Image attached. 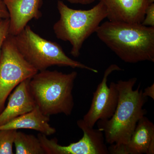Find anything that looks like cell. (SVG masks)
<instances>
[{
  "label": "cell",
  "mask_w": 154,
  "mask_h": 154,
  "mask_svg": "<svg viewBox=\"0 0 154 154\" xmlns=\"http://www.w3.org/2000/svg\"><path fill=\"white\" fill-rule=\"evenodd\" d=\"M97 37L125 62H154V27L141 23L106 21L96 30Z\"/></svg>",
  "instance_id": "cell-1"
},
{
  "label": "cell",
  "mask_w": 154,
  "mask_h": 154,
  "mask_svg": "<svg viewBox=\"0 0 154 154\" xmlns=\"http://www.w3.org/2000/svg\"><path fill=\"white\" fill-rule=\"evenodd\" d=\"M136 78L116 83L119 96L115 112L110 119L99 120L98 129L103 132L105 142L110 145H122L128 142L140 119L145 116L147 110L143 106L147 97L144 96L140 85L133 88Z\"/></svg>",
  "instance_id": "cell-2"
},
{
  "label": "cell",
  "mask_w": 154,
  "mask_h": 154,
  "mask_svg": "<svg viewBox=\"0 0 154 154\" xmlns=\"http://www.w3.org/2000/svg\"><path fill=\"white\" fill-rule=\"evenodd\" d=\"M78 73L57 70L38 72L30 79L29 88L36 105L45 115L72 114L74 107L73 89Z\"/></svg>",
  "instance_id": "cell-3"
},
{
  "label": "cell",
  "mask_w": 154,
  "mask_h": 154,
  "mask_svg": "<svg viewBox=\"0 0 154 154\" xmlns=\"http://www.w3.org/2000/svg\"><path fill=\"white\" fill-rule=\"evenodd\" d=\"M57 8L60 17L53 27L55 36L58 39L69 42L72 45L71 54L79 57L85 42L96 33L107 17L106 8L99 2L90 10H74L58 1Z\"/></svg>",
  "instance_id": "cell-4"
},
{
  "label": "cell",
  "mask_w": 154,
  "mask_h": 154,
  "mask_svg": "<svg viewBox=\"0 0 154 154\" xmlns=\"http://www.w3.org/2000/svg\"><path fill=\"white\" fill-rule=\"evenodd\" d=\"M14 39L25 60L38 72L57 66L86 69L95 73L98 72L96 69L69 57L59 45L42 38L28 25L19 34L14 36Z\"/></svg>",
  "instance_id": "cell-5"
},
{
  "label": "cell",
  "mask_w": 154,
  "mask_h": 154,
  "mask_svg": "<svg viewBox=\"0 0 154 154\" xmlns=\"http://www.w3.org/2000/svg\"><path fill=\"white\" fill-rule=\"evenodd\" d=\"M38 72L25 60L15 44L14 36L9 34L3 43L0 60V113L14 89Z\"/></svg>",
  "instance_id": "cell-6"
},
{
  "label": "cell",
  "mask_w": 154,
  "mask_h": 154,
  "mask_svg": "<svg viewBox=\"0 0 154 154\" xmlns=\"http://www.w3.org/2000/svg\"><path fill=\"white\" fill-rule=\"evenodd\" d=\"M82 131V137L68 146L58 143L57 138L49 139L47 136L39 133L37 136L45 154H109L103 132L88 126L82 119L77 122Z\"/></svg>",
  "instance_id": "cell-7"
},
{
  "label": "cell",
  "mask_w": 154,
  "mask_h": 154,
  "mask_svg": "<svg viewBox=\"0 0 154 154\" xmlns=\"http://www.w3.org/2000/svg\"><path fill=\"white\" fill-rule=\"evenodd\" d=\"M123 70L115 64L109 66L105 70L103 79L93 94L92 103L83 120L88 126L94 128L99 120H106L112 117L118 102L119 92L117 84L110 83L107 85L108 78L113 72Z\"/></svg>",
  "instance_id": "cell-8"
},
{
  "label": "cell",
  "mask_w": 154,
  "mask_h": 154,
  "mask_svg": "<svg viewBox=\"0 0 154 154\" xmlns=\"http://www.w3.org/2000/svg\"><path fill=\"white\" fill-rule=\"evenodd\" d=\"M108 149L110 154H154L153 123L145 116L137 122L127 143L110 145Z\"/></svg>",
  "instance_id": "cell-9"
},
{
  "label": "cell",
  "mask_w": 154,
  "mask_h": 154,
  "mask_svg": "<svg viewBox=\"0 0 154 154\" xmlns=\"http://www.w3.org/2000/svg\"><path fill=\"white\" fill-rule=\"evenodd\" d=\"M9 14V33L16 36L25 29L32 19L42 16V0H3Z\"/></svg>",
  "instance_id": "cell-10"
},
{
  "label": "cell",
  "mask_w": 154,
  "mask_h": 154,
  "mask_svg": "<svg viewBox=\"0 0 154 154\" xmlns=\"http://www.w3.org/2000/svg\"><path fill=\"white\" fill-rule=\"evenodd\" d=\"M105 6L111 22L141 23L147 7L146 0H99Z\"/></svg>",
  "instance_id": "cell-11"
},
{
  "label": "cell",
  "mask_w": 154,
  "mask_h": 154,
  "mask_svg": "<svg viewBox=\"0 0 154 154\" xmlns=\"http://www.w3.org/2000/svg\"><path fill=\"white\" fill-rule=\"evenodd\" d=\"M30 79L20 83L9 95L7 106L0 113V126L30 112L36 107L29 88Z\"/></svg>",
  "instance_id": "cell-12"
},
{
  "label": "cell",
  "mask_w": 154,
  "mask_h": 154,
  "mask_svg": "<svg viewBox=\"0 0 154 154\" xmlns=\"http://www.w3.org/2000/svg\"><path fill=\"white\" fill-rule=\"evenodd\" d=\"M49 121V116L43 114L36 106L30 112L0 126V130H33L48 136L56 132L55 128L51 126Z\"/></svg>",
  "instance_id": "cell-13"
},
{
  "label": "cell",
  "mask_w": 154,
  "mask_h": 154,
  "mask_svg": "<svg viewBox=\"0 0 154 154\" xmlns=\"http://www.w3.org/2000/svg\"><path fill=\"white\" fill-rule=\"evenodd\" d=\"M14 144L17 154H45L38 137L17 131Z\"/></svg>",
  "instance_id": "cell-14"
},
{
  "label": "cell",
  "mask_w": 154,
  "mask_h": 154,
  "mask_svg": "<svg viewBox=\"0 0 154 154\" xmlns=\"http://www.w3.org/2000/svg\"><path fill=\"white\" fill-rule=\"evenodd\" d=\"M17 130H0V154H13Z\"/></svg>",
  "instance_id": "cell-15"
},
{
  "label": "cell",
  "mask_w": 154,
  "mask_h": 154,
  "mask_svg": "<svg viewBox=\"0 0 154 154\" xmlns=\"http://www.w3.org/2000/svg\"><path fill=\"white\" fill-rule=\"evenodd\" d=\"M9 18L4 19L0 22V60L2 55V48L3 43L9 34Z\"/></svg>",
  "instance_id": "cell-16"
},
{
  "label": "cell",
  "mask_w": 154,
  "mask_h": 154,
  "mask_svg": "<svg viewBox=\"0 0 154 154\" xmlns=\"http://www.w3.org/2000/svg\"><path fill=\"white\" fill-rule=\"evenodd\" d=\"M141 24L148 27H154V3L147 7L144 18Z\"/></svg>",
  "instance_id": "cell-17"
},
{
  "label": "cell",
  "mask_w": 154,
  "mask_h": 154,
  "mask_svg": "<svg viewBox=\"0 0 154 154\" xmlns=\"http://www.w3.org/2000/svg\"><path fill=\"white\" fill-rule=\"evenodd\" d=\"M9 14L3 0H0V22L4 19H8Z\"/></svg>",
  "instance_id": "cell-18"
},
{
  "label": "cell",
  "mask_w": 154,
  "mask_h": 154,
  "mask_svg": "<svg viewBox=\"0 0 154 154\" xmlns=\"http://www.w3.org/2000/svg\"><path fill=\"white\" fill-rule=\"evenodd\" d=\"M143 95L146 97H149L153 100L154 99V84H153L149 87L145 89L143 91Z\"/></svg>",
  "instance_id": "cell-19"
},
{
  "label": "cell",
  "mask_w": 154,
  "mask_h": 154,
  "mask_svg": "<svg viewBox=\"0 0 154 154\" xmlns=\"http://www.w3.org/2000/svg\"><path fill=\"white\" fill-rule=\"evenodd\" d=\"M96 0H79V4L82 5H88L94 3Z\"/></svg>",
  "instance_id": "cell-20"
},
{
  "label": "cell",
  "mask_w": 154,
  "mask_h": 154,
  "mask_svg": "<svg viewBox=\"0 0 154 154\" xmlns=\"http://www.w3.org/2000/svg\"><path fill=\"white\" fill-rule=\"evenodd\" d=\"M65 1L72 4H78L79 3V0H65Z\"/></svg>",
  "instance_id": "cell-21"
},
{
  "label": "cell",
  "mask_w": 154,
  "mask_h": 154,
  "mask_svg": "<svg viewBox=\"0 0 154 154\" xmlns=\"http://www.w3.org/2000/svg\"><path fill=\"white\" fill-rule=\"evenodd\" d=\"M146 1L148 5H151L154 2V0H146Z\"/></svg>",
  "instance_id": "cell-22"
}]
</instances>
